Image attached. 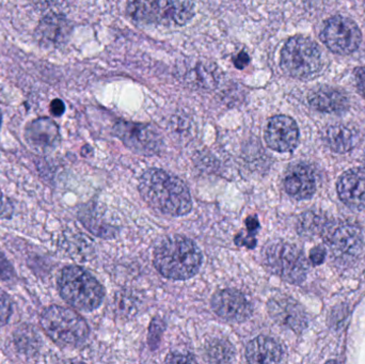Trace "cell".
Returning a JSON list of instances; mask_svg holds the SVG:
<instances>
[{"label": "cell", "instance_id": "cell-23", "mask_svg": "<svg viewBox=\"0 0 365 364\" xmlns=\"http://www.w3.org/2000/svg\"><path fill=\"white\" fill-rule=\"evenodd\" d=\"M207 356L212 363H229L233 357V350L227 342L216 341L208 346Z\"/></svg>", "mask_w": 365, "mask_h": 364}, {"label": "cell", "instance_id": "cell-3", "mask_svg": "<svg viewBox=\"0 0 365 364\" xmlns=\"http://www.w3.org/2000/svg\"><path fill=\"white\" fill-rule=\"evenodd\" d=\"M58 286L62 298L81 311L98 309L105 296L102 284L83 267H66L58 280Z\"/></svg>", "mask_w": 365, "mask_h": 364}, {"label": "cell", "instance_id": "cell-26", "mask_svg": "<svg viewBox=\"0 0 365 364\" xmlns=\"http://www.w3.org/2000/svg\"><path fill=\"white\" fill-rule=\"evenodd\" d=\"M358 92L365 98V68H357L354 72Z\"/></svg>", "mask_w": 365, "mask_h": 364}, {"label": "cell", "instance_id": "cell-2", "mask_svg": "<svg viewBox=\"0 0 365 364\" xmlns=\"http://www.w3.org/2000/svg\"><path fill=\"white\" fill-rule=\"evenodd\" d=\"M202 260L197 244L181 235L163 239L154 251V266L168 279H190L200 271Z\"/></svg>", "mask_w": 365, "mask_h": 364}, {"label": "cell", "instance_id": "cell-20", "mask_svg": "<svg viewBox=\"0 0 365 364\" xmlns=\"http://www.w3.org/2000/svg\"><path fill=\"white\" fill-rule=\"evenodd\" d=\"M324 142L336 153H346L359 142L357 130L343 124L328 126L323 135Z\"/></svg>", "mask_w": 365, "mask_h": 364}, {"label": "cell", "instance_id": "cell-32", "mask_svg": "<svg viewBox=\"0 0 365 364\" xmlns=\"http://www.w3.org/2000/svg\"><path fill=\"white\" fill-rule=\"evenodd\" d=\"M364 277H365V274H364Z\"/></svg>", "mask_w": 365, "mask_h": 364}, {"label": "cell", "instance_id": "cell-9", "mask_svg": "<svg viewBox=\"0 0 365 364\" xmlns=\"http://www.w3.org/2000/svg\"><path fill=\"white\" fill-rule=\"evenodd\" d=\"M321 40L334 53L349 55L361 44L362 33L353 19L336 15L324 23Z\"/></svg>", "mask_w": 365, "mask_h": 364}, {"label": "cell", "instance_id": "cell-6", "mask_svg": "<svg viewBox=\"0 0 365 364\" xmlns=\"http://www.w3.org/2000/svg\"><path fill=\"white\" fill-rule=\"evenodd\" d=\"M280 60L283 72L297 79L313 78L323 66L319 45L304 36L289 38L283 46Z\"/></svg>", "mask_w": 365, "mask_h": 364}, {"label": "cell", "instance_id": "cell-14", "mask_svg": "<svg viewBox=\"0 0 365 364\" xmlns=\"http://www.w3.org/2000/svg\"><path fill=\"white\" fill-rule=\"evenodd\" d=\"M338 194L351 209H365V168H354L343 173L338 182Z\"/></svg>", "mask_w": 365, "mask_h": 364}, {"label": "cell", "instance_id": "cell-21", "mask_svg": "<svg viewBox=\"0 0 365 364\" xmlns=\"http://www.w3.org/2000/svg\"><path fill=\"white\" fill-rule=\"evenodd\" d=\"M328 222L325 217L314 212L302 214L298 219L297 231L304 237H315L323 235Z\"/></svg>", "mask_w": 365, "mask_h": 364}, {"label": "cell", "instance_id": "cell-10", "mask_svg": "<svg viewBox=\"0 0 365 364\" xmlns=\"http://www.w3.org/2000/svg\"><path fill=\"white\" fill-rule=\"evenodd\" d=\"M126 147L143 155H153L162 147V138L155 128L145 124L119 122L113 128Z\"/></svg>", "mask_w": 365, "mask_h": 364}, {"label": "cell", "instance_id": "cell-30", "mask_svg": "<svg viewBox=\"0 0 365 364\" xmlns=\"http://www.w3.org/2000/svg\"><path fill=\"white\" fill-rule=\"evenodd\" d=\"M64 110H66V106H64V103L61 100L57 98V100H53L51 102V111L53 115L60 117V115H63Z\"/></svg>", "mask_w": 365, "mask_h": 364}, {"label": "cell", "instance_id": "cell-31", "mask_svg": "<svg viewBox=\"0 0 365 364\" xmlns=\"http://www.w3.org/2000/svg\"><path fill=\"white\" fill-rule=\"evenodd\" d=\"M1 122H2V115H1V111H0V128H1Z\"/></svg>", "mask_w": 365, "mask_h": 364}, {"label": "cell", "instance_id": "cell-29", "mask_svg": "<svg viewBox=\"0 0 365 364\" xmlns=\"http://www.w3.org/2000/svg\"><path fill=\"white\" fill-rule=\"evenodd\" d=\"M249 61H250V57H249L248 53H245V51H242V53H238L235 58H234V66L236 68H240V70H242V68H246L249 64Z\"/></svg>", "mask_w": 365, "mask_h": 364}, {"label": "cell", "instance_id": "cell-16", "mask_svg": "<svg viewBox=\"0 0 365 364\" xmlns=\"http://www.w3.org/2000/svg\"><path fill=\"white\" fill-rule=\"evenodd\" d=\"M25 138L34 149L38 151H49L59 143V128L49 118H38L28 124Z\"/></svg>", "mask_w": 365, "mask_h": 364}, {"label": "cell", "instance_id": "cell-1", "mask_svg": "<svg viewBox=\"0 0 365 364\" xmlns=\"http://www.w3.org/2000/svg\"><path fill=\"white\" fill-rule=\"evenodd\" d=\"M139 192L152 209L171 217L187 215L192 207L186 184L162 169L145 171L139 181Z\"/></svg>", "mask_w": 365, "mask_h": 364}, {"label": "cell", "instance_id": "cell-8", "mask_svg": "<svg viewBox=\"0 0 365 364\" xmlns=\"http://www.w3.org/2000/svg\"><path fill=\"white\" fill-rule=\"evenodd\" d=\"M326 243L343 263L356 262L365 252V234L361 228L349 222H328L323 233Z\"/></svg>", "mask_w": 365, "mask_h": 364}, {"label": "cell", "instance_id": "cell-5", "mask_svg": "<svg viewBox=\"0 0 365 364\" xmlns=\"http://www.w3.org/2000/svg\"><path fill=\"white\" fill-rule=\"evenodd\" d=\"M128 12L140 23L184 26L195 15V4L192 0H135Z\"/></svg>", "mask_w": 365, "mask_h": 364}, {"label": "cell", "instance_id": "cell-15", "mask_svg": "<svg viewBox=\"0 0 365 364\" xmlns=\"http://www.w3.org/2000/svg\"><path fill=\"white\" fill-rule=\"evenodd\" d=\"M70 25L63 15L51 13L41 19L34 36L43 47H58L68 38Z\"/></svg>", "mask_w": 365, "mask_h": 364}, {"label": "cell", "instance_id": "cell-25", "mask_svg": "<svg viewBox=\"0 0 365 364\" xmlns=\"http://www.w3.org/2000/svg\"><path fill=\"white\" fill-rule=\"evenodd\" d=\"M13 276V269L9 261L0 252V279H10Z\"/></svg>", "mask_w": 365, "mask_h": 364}, {"label": "cell", "instance_id": "cell-4", "mask_svg": "<svg viewBox=\"0 0 365 364\" xmlns=\"http://www.w3.org/2000/svg\"><path fill=\"white\" fill-rule=\"evenodd\" d=\"M45 333L62 348H78L87 341L90 329L79 314L68 308L51 306L41 316Z\"/></svg>", "mask_w": 365, "mask_h": 364}, {"label": "cell", "instance_id": "cell-22", "mask_svg": "<svg viewBox=\"0 0 365 364\" xmlns=\"http://www.w3.org/2000/svg\"><path fill=\"white\" fill-rule=\"evenodd\" d=\"M187 77L191 83H195V85H200V88H205V89L214 87L217 83L216 78H218L216 76L215 68L212 70L210 66H203V64H200L197 68L189 71Z\"/></svg>", "mask_w": 365, "mask_h": 364}, {"label": "cell", "instance_id": "cell-13", "mask_svg": "<svg viewBox=\"0 0 365 364\" xmlns=\"http://www.w3.org/2000/svg\"><path fill=\"white\" fill-rule=\"evenodd\" d=\"M270 316L281 326L295 333H302L308 327V316L304 308L287 296H277L268 303Z\"/></svg>", "mask_w": 365, "mask_h": 364}, {"label": "cell", "instance_id": "cell-7", "mask_svg": "<svg viewBox=\"0 0 365 364\" xmlns=\"http://www.w3.org/2000/svg\"><path fill=\"white\" fill-rule=\"evenodd\" d=\"M263 262L270 273L292 284H302L308 273L304 254L287 241L268 243L263 249Z\"/></svg>", "mask_w": 365, "mask_h": 364}, {"label": "cell", "instance_id": "cell-18", "mask_svg": "<svg viewBox=\"0 0 365 364\" xmlns=\"http://www.w3.org/2000/svg\"><path fill=\"white\" fill-rule=\"evenodd\" d=\"M283 350L280 344L272 338H255L249 342L246 348V358L249 363L269 364L281 363Z\"/></svg>", "mask_w": 365, "mask_h": 364}, {"label": "cell", "instance_id": "cell-27", "mask_svg": "<svg viewBox=\"0 0 365 364\" xmlns=\"http://www.w3.org/2000/svg\"><path fill=\"white\" fill-rule=\"evenodd\" d=\"M166 363H195V359L192 356H189V355L171 354L166 359Z\"/></svg>", "mask_w": 365, "mask_h": 364}, {"label": "cell", "instance_id": "cell-11", "mask_svg": "<svg viewBox=\"0 0 365 364\" xmlns=\"http://www.w3.org/2000/svg\"><path fill=\"white\" fill-rule=\"evenodd\" d=\"M212 308L217 316L230 322H245L252 314V306L242 293L225 288L215 293Z\"/></svg>", "mask_w": 365, "mask_h": 364}, {"label": "cell", "instance_id": "cell-24", "mask_svg": "<svg viewBox=\"0 0 365 364\" xmlns=\"http://www.w3.org/2000/svg\"><path fill=\"white\" fill-rule=\"evenodd\" d=\"M12 316V303L6 294L0 292V327L6 325Z\"/></svg>", "mask_w": 365, "mask_h": 364}, {"label": "cell", "instance_id": "cell-17", "mask_svg": "<svg viewBox=\"0 0 365 364\" xmlns=\"http://www.w3.org/2000/svg\"><path fill=\"white\" fill-rule=\"evenodd\" d=\"M284 187L287 194L297 200L311 198L317 190L314 171L307 165H295L285 177Z\"/></svg>", "mask_w": 365, "mask_h": 364}, {"label": "cell", "instance_id": "cell-19", "mask_svg": "<svg viewBox=\"0 0 365 364\" xmlns=\"http://www.w3.org/2000/svg\"><path fill=\"white\" fill-rule=\"evenodd\" d=\"M309 104L322 113H341L349 108V98L341 90L331 87H321L311 92Z\"/></svg>", "mask_w": 365, "mask_h": 364}, {"label": "cell", "instance_id": "cell-28", "mask_svg": "<svg viewBox=\"0 0 365 364\" xmlns=\"http://www.w3.org/2000/svg\"><path fill=\"white\" fill-rule=\"evenodd\" d=\"M325 256V249L323 247H317L311 251L310 259L315 265H319L323 263Z\"/></svg>", "mask_w": 365, "mask_h": 364}, {"label": "cell", "instance_id": "cell-12", "mask_svg": "<svg viewBox=\"0 0 365 364\" xmlns=\"http://www.w3.org/2000/svg\"><path fill=\"white\" fill-rule=\"evenodd\" d=\"M265 141L274 151H293L299 142V128L297 123L287 115H276L268 121L265 130Z\"/></svg>", "mask_w": 365, "mask_h": 364}]
</instances>
